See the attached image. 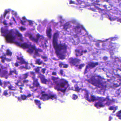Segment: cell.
<instances>
[{
	"label": "cell",
	"mask_w": 121,
	"mask_h": 121,
	"mask_svg": "<svg viewBox=\"0 0 121 121\" xmlns=\"http://www.w3.org/2000/svg\"><path fill=\"white\" fill-rule=\"evenodd\" d=\"M65 84H64V83H62L60 84V87H63L65 86Z\"/></svg>",
	"instance_id": "7a4b0ae2"
},
{
	"label": "cell",
	"mask_w": 121,
	"mask_h": 121,
	"mask_svg": "<svg viewBox=\"0 0 121 121\" xmlns=\"http://www.w3.org/2000/svg\"><path fill=\"white\" fill-rule=\"evenodd\" d=\"M119 1H121V0H119Z\"/></svg>",
	"instance_id": "277c9868"
},
{
	"label": "cell",
	"mask_w": 121,
	"mask_h": 121,
	"mask_svg": "<svg viewBox=\"0 0 121 121\" xmlns=\"http://www.w3.org/2000/svg\"><path fill=\"white\" fill-rule=\"evenodd\" d=\"M51 30L50 29H49L47 31V36L49 38H51V35H52V33H51Z\"/></svg>",
	"instance_id": "6da1fadb"
},
{
	"label": "cell",
	"mask_w": 121,
	"mask_h": 121,
	"mask_svg": "<svg viewBox=\"0 0 121 121\" xmlns=\"http://www.w3.org/2000/svg\"><path fill=\"white\" fill-rule=\"evenodd\" d=\"M52 75H56V73L53 72V73H52Z\"/></svg>",
	"instance_id": "3957f363"
}]
</instances>
